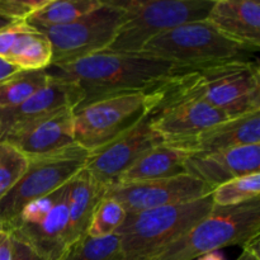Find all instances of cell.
Here are the masks:
<instances>
[{
	"label": "cell",
	"mask_w": 260,
	"mask_h": 260,
	"mask_svg": "<svg viewBox=\"0 0 260 260\" xmlns=\"http://www.w3.org/2000/svg\"><path fill=\"white\" fill-rule=\"evenodd\" d=\"M178 69L180 68L147 53L102 51L68 65L50 66L47 71L79 89L81 102L74 109L76 111L109 96L149 93Z\"/></svg>",
	"instance_id": "obj_1"
},
{
	"label": "cell",
	"mask_w": 260,
	"mask_h": 260,
	"mask_svg": "<svg viewBox=\"0 0 260 260\" xmlns=\"http://www.w3.org/2000/svg\"><path fill=\"white\" fill-rule=\"evenodd\" d=\"M147 94L156 101H200L233 118L260 111L259 66L250 60H233L180 68Z\"/></svg>",
	"instance_id": "obj_2"
},
{
	"label": "cell",
	"mask_w": 260,
	"mask_h": 260,
	"mask_svg": "<svg viewBox=\"0 0 260 260\" xmlns=\"http://www.w3.org/2000/svg\"><path fill=\"white\" fill-rule=\"evenodd\" d=\"M212 197L127 213L117 230L124 260H154L213 208Z\"/></svg>",
	"instance_id": "obj_3"
},
{
	"label": "cell",
	"mask_w": 260,
	"mask_h": 260,
	"mask_svg": "<svg viewBox=\"0 0 260 260\" xmlns=\"http://www.w3.org/2000/svg\"><path fill=\"white\" fill-rule=\"evenodd\" d=\"M260 197L236 206H213L212 211L154 260H194L234 245H246L259 236Z\"/></svg>",
	"instance_id": "obj_4"
},
{
	"label": "cell",
	"mask_w": 260,
	"mask_h": 260,
	"mask_svg": "<svg viewBox=\"0 0 260 260\" xmlns=\"http://www.w3.org/2000/svg\"><path fill=\"white\" fill-rule=\"evenodd\" d=\"M124 19L106 51L140 53L147 42L185 23L205 20L213 0H114Z\"/></svg>",
	"instance_id": "obj_5"
},
{
	"label": "cell",
	"mask_w": 260,
	"mask_h": 260,
	"mask_svg": "<svg viewBox=\"0 0 260 260\" xmlns=\"http://www.w3.org/2000/svg\"><path fill=\"white\" fill-rule=\"evenodd\" d=\"M141 52L178 68H197L225 61L250 60L253 51L229 41L205 19L185 23L152 38Z\"/></svg>",
	"instance_id": "obj_6"
},
{
	"label": "cell",
	"mask_w": 260,
	"mask_h": 260,
	"mask_svg": "<svg viewBox=\"0 0 260 260\" xmlns=\"http://www.w3.org/2000/svg\"><path fill=\"white\" fill-rule=\"evenodd\" d=\"M90 151L74 144L65 149L28 157L24 174L0 200V223L5 229L33 201L50 194L84 169Z\"/></svg>",
	"instance_id": "obj_7"
},
{
	"label": "cell",
	"mask_w": 260,
	"mask_h": 260,
	"mask_svg": "<svg viewBox=\"0 0 260 260\" xmlns=\"http://www.w3.org/2000/svg\"><path fill=\"white\" fill-rule=\"evenodd\" d=\"M123 19V9L114 0H108L75 22L36 29L50 41L52 52L50 66H61L106 51L116 37Z\"/></svg>",
	"instance_id": "obj_8"
},
{
	"label": "cell",
	"mask_w": 260,
	"mask_h": 260,
	"mask_svg": "<svg viewBox=\"0 0 260 260\" xmlns=\"http://www.w3.org/2000/svg\"><path fill=\"white\" fill-rule=\"evenodd\" d=\"M5 230L45 260H57L69 245V182L25 206Z\"/></svg>",
	"instance_id": "obj_9"
},
{
	"label": "cell",
	"mask_w": 260,
	"mask_h": 260,
	"mask_svg": "<svg viewBox=\"0 0 260 260\" xmlns=\"http://www.w3.org/2000/svg\"><path fill=\"white\" fill-rule=\"evenodd\" d=\"M149 112L147 93L122 94L73 111L74 142L94 151L134 128Z\"/></svg>",
	"instance_id": "obj_10"
},
{
	"label": "cell",
	"mask_w": 260,
	"mask_h": 260,
	"mask_svg": "<svg viewBox=\"0 0 260 260\" xmlns=\"http://www.w3.org/2000/svg\"><path fill=\"white\" fill-rule=\"evenodd\" d=\"M213 188L189 174L175 175L150 182L113 184L104 197L117 201L127 213H137L165 206L192 202L207 197Z\"/></svg>",
	"instance_id": "obj_11"
},
{
	"label": "cell",
	"mask_w": 260,
	"mask_h": 260,
	"mask_svg": "<svg viewBox=\"0 0 260 260\" xmlns=\"http://www.w3.org/2000/svg\"><path fill=\"white\" fill-rule=\"evenodd\" d=\"M149 116L152 129L168 146H177L229 118L223 112L203 102L193 99L156 101L150 95Z\"/></svg>",
	"instance_id": "obj_12"
},
{
	"label": "cell",
	"mask_w": 260,
	"mask_h": 260,
	"mask_svg": "<svg viewBox=\"0 0 260 260\" xmlns=\"http://www.w3.org/2000/svg\"><path fill=\"white\" fill-rule=\"evenodd\" d=\"M159 144H161V140L152 129L147 112L134 128L101 149L91 151L84 169L99 184L108 188L142 155Z\"/></svg>",
	"instance_id": "obj_13"
},
{
	"label": "cell",
	"mask_w": 260,
	"mask_h": 260,
	"mask_svg": "<svg viewBox=\"0 0 260 260\" xmlns=\"http://www.w3.org/2000/svg\"><path fill=\"white\" fill-rule=\"evenodd\" d=\"M74 109L63 108L12 127L0 141L27 157L50 154L74 145Z\"/></svg>",
	"instance_id": "obj_14"
},
{
	"label": "cell",
	"mask_w": 260,
	"mask_h": 260,
	"mask_svg": "<svg viewBox=\"0 0 260 260\" xmlns=\"http://www.w3.org/2000/svg\"><path fill=\"white\" fill-rule=\"evenodd\" d=\"M259 172L260 144L189 155L184 162L185 174L202 180L213 189L234 178Z\"/></svg>",
	"instance_id": "obj_15"
},
{
	"label": "cell",
	"mask_w": 260,
	"mask_h": 260,
	"mask_svg": "<svg viewBox=\"0 0 260 260\" xmlns=\"http://www.w3.org/2000/svg\"><path fill=\"white\" fill-rule=\"evenodd\" d=\"M259 144L260 111H255L213 124L201 134L172 147L189 155H197Z\"/></svg>",
	"instance_id": "obj_16"
},
{
	"label": "cell",
	"mask_w": 260,
	"mask_h": 260,
	"mask_svg": "<svg viewBox=\"0 0 260 260\" xmlns=\"http://www.w3.org/2000/svg\"><path fill=\"white\" fill-rule=\"evenodd\" d=\"M80 102V91L73 83L51 75L47 85L36 91L27 101L13 108L0 109V139L17 124L63 108L75 109Z\"/></svg>",
	"instance_id": "obj_17"
},
{
	"label": "cell",
	"mask_w": 260,
	"mask_h": 260,
	"mask_svg": "<svg viewBox=\"0 0 260 260\" xmlns=\"http://www.w3.org/2000/svg\"><path fill=\"white\" fill-rule=\"evenodd\" d=\"M220 35L248 50L260 47V4L255 0H213L206 18Z\"/></svg>",
	"instance_id": "obj_18"
},
{
	"label": "cell",
	"mask_w": 260,
	"mask_h": 260,
	"mask_svg": "<svg viewBox=\"0 0 260 260\" xmlns=\"http://www.w3.org/2000/svg\"><path fill=\"white\" fill-rule=\"evenodd\" d=\"M0 57L19 70L50 68V41L27 22H13L0 28Z\"/></svg>",
	"instance_id": "obj_19"
},
{
	"label": "cell",
	"mask_w": 260,
	"mask_h": 260,
	"mask_svg": "<svg viewBox=\"0 0 260 260\" xmlns=\"http://www.w3.org/2000/svg\"><path fill=\"white\" fill-rule=\"evenodd\" d=\"M106 190L85 169L69 180V245L85 235L94 210Z\"/></svg>",
	"instance_id": "obj_20"
},
{
	"label": "cell",
	"mask_w": 260,
	"mask_h": 260,
	"mask_svg": "<svg viewBox=\"0 0 260 260\" xmlns=\"http://www.w3.org/2000/svg\"><path fill=\"white\" fill-rule=\"evenodd\" d=\"M188 156L189 154L187 152L161 142L142 155L114 184L150 182L184 174V162Z\"/></svg>",
	"instance_id": "obj_21"
},
{
	"label": "cell",
	"mask_w": 260,
	"mask_h": 260,
	"mask_svg": "<svg viewBox=\"0 0 260 260\" xmlns=\"http://www.w3.org/2000/svg\"><path fill=\"white\" fill-rule=\"evenodd\" d=\"M102 3V0H47L27 23L35 28L65 25L98 9Z\"/></svg>",
	"instance_id": "obj_22"
},
{
	"label": "cell",
	"mask_w": 260,
	"mask_h": 260,
	"mask_svg": "<svg viewBox=\"0 0 260 260\" xmlns=\"http://www.w3.org/2000/svg\"><path fill=\"white\" fill-rule=\"evenodd\" d=\"M50 79L47 69L18 70L0 83V109L19 106L36 91L47 85Z\"/></svg>",
	"instance_id": "obj_23"
},
{
	"label": "cell",
	"mask_w": 260,
	"mask_h": 260,
	"mask_svg": "<svg viewBox=\"0 0 260 260\" xmlns=\"http://www.w3.org/2000/svg\"><path fill=\"white\" fill-rule=\"evenodd\" d=\"M57 260H124L118 235L90 238L84 235L71 243Z\"/></svg>",
	"instance_id": "obj_24"
},
{
	"label": "cell",
	"mask_w": 260,
	"mask_h": 260,
	"mask_svg": "<svg viewBox=\"0 0 260 260\" xmlns=\"http://www.w3.org/2000/svg\"><path fill=\"white\" fill-rule=\"evenodd\" d=\"M215 206H236L260 197V172L234 178L211 193Z\"/></svg>",
	"instance_id": "obj_25"
},
{
	"label": "cell",
	"mask_w": 260,
	"mask_h": 260,
	"mask_svg": "<svg viewBox=\"0 0 260 260\" xmlns=\"http://www.w3.org/2000/svg\"><path fill=\"white\" fill-rule=\"evenodd\" d=\"M127 212L117 201L103 197L91 216L86 235L90 238H107L114 235L126 218Z\"/></svg>",
	"instance_id": "obj_26"
},
{
	"label": "cell",
	"mask_w": 260,
	"mask_h": 260,
	"mask_svg": "<svg viewBox=\"0 0 260 260\" xmlns=\"http://www.w3.org/2000/svg\"><path fill=\"white\" fill-rule=\"evenodd\" d=\"M28 157L10 144L0 141V200L24 174Z\"/></svg>",
	"instance_id": "obj_27"
},
{
	"label": "cell",
	"mask_w": 260,
	"mask_h": 260,
	"mask_svg": "<svg viewBox=\"0 0 260 260\" xmlns=\"http://www.w3.org/2000/svg\"><path fill=\"white\" fill-rule=\"evenodd\" d=\"M47 0H0V15L8 22H27Z\"/></svg>",
	"instance_id": "obj_28"
},
{
	"label": "cell",
	"mask_w": 260,
	"mask_h": 260,
	"mask_svg": "<svg viewBox=\"0 0 260 260\" xmlns=\"http://www.w3.org/2000/svg\"><path fill=\"white\" fill-rule=\"evenodd\" d=\"M13 238V236H12ZM13 260H45L32 248L13 238Z\"/></svg>",
	"instance_id": "obj_29"
},
{
	"label": "cell",
	"mask_w": 260,
	"mask_h": 260,
	"mask_svg": "<svg viewBox=\"0 0 260 260\" xmlns=\"http://www.w3.org/2000/svg\"><path fill=\"white\" fill-rule=\"evenodd\" d=\"M0 260H13V238L9 231H0Z\"/></svg>",
	"instance_id": "obj_30"
},
{
	"label": "cell",
	"mask_w": 260,
	"mask_h": 260,
	"mask_svg": "<svg viewBox=\"0 0 260 260\" xmlns=\"http://www.w3.org/2000/svg\"><path fill=\"white\" fill-rule=\"evenodd\" d=\"M244 251L236 260H260L259 256V236L249 241L243 246Z\"/></svg>",
	"instance_id": "obj_31"
},
{
	"label": "cell",
	"mask_w": 260,
	"mask_h": 260,
	"mask_svg": "<svg viewBox=\"0 0 260 260\" xmlns=\"http://www.w3.org/2000/svg\"><path fill=\"white\" fill-rule=\"evenodd\" d=\"M18 70H19V69H18L17 66L12 65V63H9L8 61H5L4 58L0 57V83H2L3 80H5L7 78H9V76L13 75L14 73H17Z\"/></svg>",
	"instance_id": "obj_32"
},
{
	"label": "cell",
	"mask_w": 260,
	"mask_h": 260,
	"mask_svg": "<svg viewBox=\"0 0 260 260\" xmlns=\"http://www.w3.org/2000/svg\"><path fill=\"white\" fill-rule=\"evenodd\" d=\"M198 260H223V258L217 253V251H215V253H210L201 256V258H198Z\"/></svg>",
	"instance_id": "obj_33"
},
{
	"label": "cell",
	"mask_w": 260,
	"mask_h": 260,
	"mask_svg": "<svg viewBox=\"0 0 260 260\" xmlns=\"http://www.w3.org/2000/svg\"><path fill=\"white\" fill-rule=\"evenodd\" d=\"M10 22H8L7 19H5V18H3L2 15H0V28L2 27H4V25H7V24H9Z\"/></svg>",
	"instance_id": "obj_34"
},
{
	"label": "cell",
	"mask_w": 260,
	"mask_h": 260,
	"mask_svg": "<svg viewBox=\"0 0 260 260\" xmlns=\"http://www.w3.org/2000/svg\"><path fill=\"white\" fill-rule=\"evenodd\" d=\"M2 230H4V228H3V225L0 223V231H2Z\"/></svg>",
	"instance_id": "obj_35"
}]
</instances>
